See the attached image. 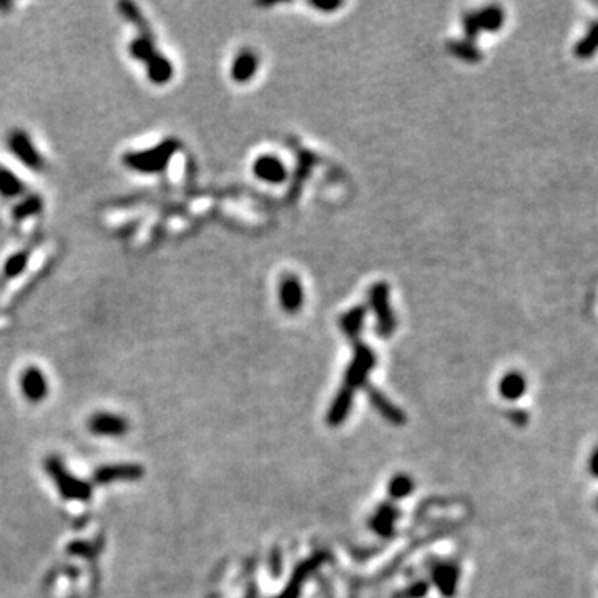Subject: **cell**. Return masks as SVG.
Here are the masks:
<instances>
[{"label": "cell", "mask_w": 598, "mask_h": 598, "mask_svg": "<svg viewBox=\"0 0 598 598\" xmlns=\"http://www.w3.org/2000/svg\"><path fill=\"white\" fill-rule=\"evenodd\" d=\"M412 487H414V484L410 482L409 477L397 476V477H394L392 482H390L389 489H390V494H392V497L401 498V497L408 496L410 490H412Z\"/></svg>", "instance_id": "cell-22"}, {"label": "cell", "mask_w": 598, "mask_h": 598, "mask_svg": "<svg viewBox=\"0 0 598 598\" xmlns=\"http://www.w3.org/2000/svg\"><path fill=\"white\" fill-rule=\"evenodd\" d=\"M45 469L63 498H67V500H89L91 497V485L70 474L63 462L60 461V457L50 456L47 458Z\"/></svg>", "instance_id": "cell-1"}, {"label": "cell", "mask_w": 598, "mask_h": 598, "mask_svg": "<svg viewBox=\"0 0 598 598\" xmlns=\"http://www.w3.org/2000/svg\"><path fill=\"white\" fill-rule=\"evenodd\" d=\"M129 421L123 416L110 412H97L90 417L89 430L97 436L120 437L129 432Z\"/></svg>", "instance_id": "cell-8"}, {"label": "cell", "mask_w": 598, "mask_h": 598, "mask_svg": "<svg viewBox=\"0 0 598 598\" xmlns=\"http://www.w3.org/2000/svg\"><path fill=\"white\" fill-rule=\"evenodd\" d=\"M145 470L140 464H111L102 465L93 472L95 484L105 485L111 482H137L143 477Z\"/></svg>", "instance_id": "cell-5"}, {"label": "cell", "mask_w": 598, "mask_h": 598, "mask_svg": "<svg viewBox=\"0 0 598 598\" xmlns=\"http://www.w3.org/2000/svg\"><path fill=\"white\" fill-rule=\"evenodd\" d=\"M157 54L158 52L155 50L153 38H151L148 29H146L142 35H140V37H137L133 40V42L130 43V55L135 60H140V62L146 63L150 58H153Z\"/></svg>", "instance_id": "cell-15"}, {"label": "cell", "mask_w": 598, "mask_h": 598, "mask_svg": "<svg viewBox=\"0 0 598 598\" xmlns=\"http://www.w3.org/2000/svg\"><path fill=\"white\" fill-rule=\"evenodd\" d=\"M509 417L516 425H525L529 421L527 412H524V410H510Z\"/></svg>", "instance_id": "cell-25"}, {"label": "cell", "mask_w": 598, "mask_h": 598, "mask_svg": "<svg viewBox=\"0 0 598 598\" xmlns=\"http://www.w3.org/2000/svg\"><path fill=\"white\" fill-rule=\"evenodd\" d=\"M281 304L288 313H296L302 304V288L296 278H285L279 286Z\"/></svg>", "instance_id": "cell-11"}, {"label": "cell", "mask_w": 598, "mask_h": 598, "mask_svg": "<svg viewBox=\"0 0 598 598\" xmlns=\"http://www.w3.org/2000/svg\"><path fill=\"white\" fill-rule=\"evenodd\" d=\"M525 389H527L525 377L522 376L520 373H516V370L505 374V376L500 379V384H498V390H500L502 397L509 399V401H517V399H520L524 396Z\"/></svg>", "instance_id": "cell-13"}, {"label": "cell", "mask_w": 598, "mask_h": 598, "mask_svg": "<svg viewBox=\"0 0 598 598\" xmlns=\"http://www.w3.org/2000/svg\"><path fill=\"white\" fill-rule=\"evenodd\" d=\"M258 178L269 183H281L286 178V168L276 157H259L254 163Z\"/></svg>", "instance_id": "cell-10"}, {"label": "cell", "mask_w": 598, "mask_h": 598, "mask_svg": "<svg viewBox=\"0 0 598 598\" xmlns=\"http://www.w3.org/2000/svg\"><path fill=\"white\" fill-rule=\"evenodd\" d=\"M353 339L356 341V356H354L353 364H351V368L348 370V376H346V384L344 388H342L351 394H353L354 388H357L359 384H362V381H364L366 376H368L369 369L374 366L373 351H370L368 346L357 342V336H354Z\"/></svg>", "instance_id": "cell-4"}, {"label": "cell", "mask_w": 598, "mask_h": 598, "mask_svg": "<svg viewBox=\"0 0 598 598\" xmlns=\"http://www.w3.org/2000/svg\"><path fill=\"white\" fill-rule=\"evenodd\" d=\"M450 50H454L456 52V55H458V57L464 58V60H469V62L478 58V52L474 49V47L470 45L469 42L454 43V45H450Z\"/></svg>", "instance_id": "cell-24"}, {"label": "cell", "mask_w": 598, "mask_h": 598, "mask_svg": "<svg viewBox=\"0 0 598 598\" xmlns=\"http://www.w3.org/2000/svg\"><path fill=\"white\" fill-rule=\"evenodd\" d=\"M29 259L27 251H20V253L14 254L5 265V274L7 276H17L19 273H22V269L25 268V263Z\"/></svg>", "instance_id": "cell-23"}, {"label": "cell", "mask_w": 598, "mask_h": 598, "mask_svg": "<svg viewBox=\"0 0 598 598\" xmlns=\"http://www.w3.org/2000/svg\"><path fill=\"white\" fill-rule=\"evenodd\" d=\"M258 70V58L256 55L251 54V52L245 50L241 52V54L238 55L236 58H234L233 62V69H231V75H233V78L236 80V82H248V80L253 77L254 74H256Z\"/></svg>", "instance_id": "cell-12"}, {"label": "cell", "mask_w": 598, "mask_h": 598, "mask_svg": "<svg viewBox=\"0 0 598 598\" xmlns=\"http://www.w3.org/2000/svg\"><path fill=\"white\" fill-rule=\"evenodd\" d=\"M364 316H366L364 308H354V309H351L348 314H344V316H342L341 324L351 337L357 336L359 334L362 322H364Z\"/></svg>", "instance_id": "cell-19"}, {"label": "cell", "mask_w": 598, "mask_h": 598, "mask_svg": "<svg viewBox=\"0 0 598 598\" xmlns=\"http://www.w3.org/2000/svg\"><path fill=\"white\" fill-rule=\"evenodd\" d=\"M394 517H396V512H394L392 509L390 507L382 509L373 522L374 529L377 530V533H381V535H390V532H392Z\"/></svg>", "instance_id": "cell-21"}, {"label": "cell", "mask_w": 598, "mask_h": 598, "mask_svg": "<svg viewBox=\"0 0 598 598\" xmlns=\"http://www.w3.org/2000/svg\"><path fill=\"white\" fill-rule=\"evenodd\" d=\"M23 191L22 181L15 177L14 173H10L9 170L0 166V195L5 198L19 197Z\"/></svg>", "instance_id": "cell-16"}, {"label": "cell", "mask_w": 598, "mask_h": 598, "mask_svg": "<svg viewBox=\"0 0 598 598\" xmlns=\"http://www.w3.org/2000/svg\"><path fill=\"white\" fill-rule=\"evenodd\" d=\"M311 5L316 7V9H319V10H334V9H337V7H341V3L339 2H329V3L311 2Z\"/></svg>", "instance_id": "cell-27"}, {"label": "cell", "mask_w": 598, "mask_h": 598, "mask_svg": "<svg viewBox=\"0 0 598 598\" xmlns=\"http://www.w3.org/2000/svg\"><path fill=\"white\" fill-rule=\"evenodd\" d=\"M175 151V143L166 142L163 145H158L153 150L145 151H135V153L125 155V163L131 170L143 171V173H155V171H162L168 163V158Z\"/></svg>", "instance_id": "cell-2"}, {"label": "cell", "mask_w": 598, "mask_h": 598, "mask_svg": "<svg viewBox=\"0 0 598 598\" xmlns=\"http://www.w3.org/2000/svg\"><path fill=\"white\" fill-rule=\"evenodd\" d=\"M9 146L12 153L17 157L23 165H27L32 170H40L43 166L42 155L38 153L37 148L34 146L32 140L25 131L15 130L12 131L9 137Z\"/></svg>", "instance_id": "cell-6"}, {"label": "cell", "mask_w": 598, "mask_h": 598, "mask_svg": "<svg viewBox=\"0 0 598 598\" xmlns=\"http://www.w3.org/2000/svg\"><path fill=\"white\" fill-rule=\"evenodd\" d=\"M595 507H597V510H598V498H597V502H595Z\"/></svg>", "instance_id": "cell-28"}, {"label": "cell", "mask_w": 598, "mask_h": 598, "mask_svg": "<svg viewBox=\"0 0 598 598\" xmlns=\"http://www.w3.org/2000/svg\"><path fill=\"white\" fill-rule=\"evenodd\" d=\"M369 397H370V402H373L374 406H376V408L381 410L382 414H384L386 417L388 419H390V421L392 422H401L402 421V414H401V410H397L396 408H394L392 404H389L388 401H386L384 397L381 396V394L377 392V390H369Z\"/></svg>", "instance_id": "cell-20"}, {"label": "cell", "mask_w": 598, "mask_h": 598, "mask_svg": "<svg viewBox=\"0 0 598 598\" xmlns=\"http://www.w3.org/2000/svg\"><path fill=\"white\" fill-rule=\"evenodd\" d=\"M20 389H22V394L27 397V401L42 402L49 394V382H47L42 370L35 366H30L22 373Z\"/></svg>", "instance_id": "cell-9"}, {"label": "cell", "mask_w": 598, "mask_h": 598, "mask_svg": "<svg viewBox=\"0 0 598 598\" xmlns=\"http://www.w3.org/2000/svg\"><path fill=\"white\" fill-rule=\"evenodd\" d=\"M588 470L593 477L598 478V447L593 450L592 456L588 458Z\"/></svg>", "instance_id": "cell-26"}, {"label": "cell", "mask_w": 598, "mask_h": 598, "mask_svg": "<svg viewBox=\"0 0 598 598\" xmlns=\"http://www.w3.org/2000/svg\"><path fill=\"white\" fill-rule=\"evenodd\" d=\"M502 23H504V12L498 7H487V9L478 12V14L467 15L464 19V29L467 32V37L474 38L482 30H498Z\"/></svg>", "instance_id": "cell-7"}, {"label": "cell", "mask_w": 598, "mask_h": 598, "mask_svg": "<svg viewBox=\"0 0 598 598\" xmlns=\"http://www.w3.org/2000/svg\"><path fill=\"white\" fill-rule=\"evenodd\" d=\"M146 74H148L150 82L157 83V85H163V83L170 82L171 75H173V67L163 55L157 54L153 58H150L146 62Z\"/></svg>", "instance_id": "cell-14"}, {"label": "cell", "mask_w": 598, "mask_h": 598, "mask_svg": "<svg viewBox=\"0 0 598 598\" xmlns=\"http://www.w3.org/2000/svg\"><path fill=\"white\" fill-rule=\"evenodd\" d=\"M434 580H436L437 587L442 590L444 595L447 597L454 595V588H456V580H457L456 568L447 567V565L439 567L436 572H434Z\"/></svg>", "instance_id": "cell-18"}, {"label": "cell", "mask_w": 598, "mask_h": 598, "mask_svg": "<svg viewBox=\"0 0 598 598\" xmlns=\"http://www.w3.org/2000/svg\"><path fill=\"white\" fill-rule=\"evenodd\" d=\"M598 50V23L590 27L588 34L577 43L575 54L578 58H590Z\"/></svg>", "instance_id": "cell-17"}, {"label": "cell", "mask_w": 598, "mask_h": 598, "mask_svg": "<svg viewBox=\"0 0 598 598\" xmlns=\"http://www.w3.org/2000/svg\"><path fill=\"white\" fill-rule=\"evenodd\" d=\"M369 301L377 316V333L379 336H390L396 328V319H394L392 309L389 308V288L382 283L374 286L369 293Z\"/></svg>", "instance_id": "cell-3"}]
</instances>
